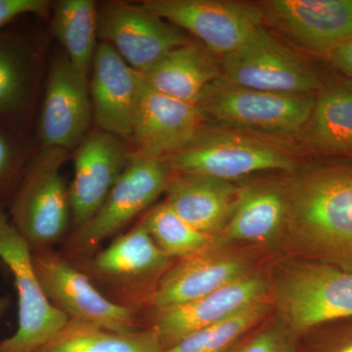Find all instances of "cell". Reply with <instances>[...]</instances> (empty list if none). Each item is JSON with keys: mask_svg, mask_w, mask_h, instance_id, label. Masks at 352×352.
<instances>
[{"mask_svg": "<svg viewBox=\"0 0 352 352\" xmlns=\"http://www.w3.org/2000/svg\"><path fill=\"white\" fill-rule=\"evenodd\" d=\"M222 78L238 87L272 94L309 95L323 83L314 69L261 25L222 57Z\"/></svg>", "mask_w": 352, "mask_h": 352, "instance_id": "obj_6", "label": "cell"}, {"mask_svg": "<svg viewBox=\"0 0 352 352\" xmlns=\"http://www.w3.org/2000/svg\"><path fill=\"white\" fill-rule=\"evenodd\" d=\"M97 34L132 69L144 74L166 53L192 43L186 34L142 3L97 4Z\"/></svg>", "mask_w": 352, "mask_h": 352, "instance_id": "obj_10", "label": "cell"}, {"mask_svg": "<svg viewBox=\"0 0 352 352\" xmlns=\"http://www.w3.org/2000/svg\"><path fill=\"white\" fill-rule=\"evenodd\" d=\"M237 187L208 176L177 175L166 186V204L197 230L214 237L235 210Z\"/></svg>", "mask_w": 352, "mask_h": 352, "instance_id": "obj_19", "label": "cell"}, {"mask_svg": "<svg viewBox=\"0 0 352 352\" xmlns=\"http://www.w3.org/2000/svg\"><path fill=\"white\" fill-rule=\"evenodd\" d=\"M67 150L41 148L25 170L11 207V222L32 250H46L68 226L71 206L61 168Z\"/></svg>", "mask_w": 352, "mask_h": 352, "instance_id": "obj_3", "label": "cell"}, {"mask_svg": "<svg viewBox=\"0 0 352 352\" xmlns=\"http://www.w3.org/2000/svg\"><path fill=\"white\" fill-rule=\"evenodd\" d=\"M170 170L164 157L141 153L132 155L103 205L76 230V249L100 244L152 205L166 191Z\"/></svg>", "mask_w": 352, "mask_h": 352, "instance_id": "obj_11", "label": "cell"}, {"mask_svg": "<svg viewBox=\"0 0 352 352\" xmlns=\"http://www.w3.org/2000/svg\"><path fill=\"white\" fill-rule=\"evenodd\" d=\"M170 258L159 247L141 220L133 229L97 254L94 267L106 277L131 281L164 270Z\"/></svg>", "mask_w": 352, "mask_h": 352, "instance_id": "obj_24", "label": "cell"}, {"mask_svg": "<svg viewBox=\"0 0 352 352\" xmlns=\"http://www.w3.org/2000/svg\"><path fill=\"white\" fill-rule=\"evenodd\" d=\"M142 75L153 89L197 105L206 89L221 78L222 71L212 53L190 43L166 53Z\"/></svg>", "mask_w": 352, "mask_h": 352, "instance_id": "obj_21", "label": "cell"}, {"mask_svg": "<svg viewBox=\"0 0 352 352\" xmlns=\"http://www.w3.org/2000/svg\"><path fill=\"white\" fill-rule=\"evenodd\" d=\"M300 133L311 151L352 160L351 78H338L322 85Z\"/></svg>", "mask_w": 352, "mask_h": 352, "instance_id": "obj_20", "label": "cell"}, {"mask_svg": "<svg viewBox=\"0 0 352 352\" xmlns=\"http://www.w3.org/2000/svg\"><path fill=\"white\" fill-rule=\"evenodd\" d=\"M32 261L44 293L69 320L113 332L138 331L131 308L111 302L83 274L61 256L46 250L32 252Z\"/></svg>", "mask_w": 352, "mask_h": 352, "instance_id": "obj_9", "label": "cell"}, {"mask_svg": "<svg viewBox=\"0 0 352 352\" xmlns=\"http://www.w3.org/2000/svg\"><path fill=\"white\" fill-rule=\"evenodd\" d=\"M24 155V145L14 126L0 122V186L16 173Z\"/></svg>", "mask_w": 352, "mask_h": 352, "instance_id": "obj_30", "label": "cell"}, {"mask_svg": "<svg viewBox=\"0 0 352 352\" xmlns=\"http://www.w3.org/2000/svg\"><path fill=\"white\" fill-rule=\"evenodd\" d=\"M234 352H296L295 342L287 329H263Z\"/></svg>", "mask_w": 352, "mask_h": 352, "instance_id": "obj_31", "label": "cell"}, {"mask_svg": "<svg viewBox=\"0 0 352 352\" xmlns=\"http://www.w3.org/2000/svg\"><path fill=\"white\" fill-rule=\"evenodd\" d=\"M305 352H352V318L332 322Z\"/></svg>", "mask_w": 352, "mask_h": 352, "instance_id": "obj_29", "label": "cell"}, {"mask_svg": "<svg viewBox=\"0 0 352 352\" xmlns=\"http://www.w3.org/2000/svg\"><path fill=\"white\" fill-rule=\"evenodd\" d=\"M288 201L284 186L254 183L238 189L232 217L222 233L229 242H263L287 223Z\"/></svg>", "mask_w": 352, "mask_h": 352, "instance_id": "obj_22", "label": "cell"}, {"mask_svg": "<svg viewBox=\"0 0 352 352\" xmlns=\"http://www.w3.org/2000/svg\"><path fill=\"white\" fill-rule=\"evenodd\" d=\"M51 30L69 63L87 78L96 52L97 4L92 0H59L53 6Z\"/></svg>", "mask_w": 352, "mask_h": 352, "instance_id": "obj_25", "label": "cell"}, {"mask_svg": "<svg viewBox=\"0 0 352 352\" xmlns=\"http://www.w3.org/2000/svg\"><path fill=\"white\" fill-rule=\"evenodd\" d=\"M204 122L195 104L161 94L144 78L131 140L138 148L136 153L166 159L193 142Z\"/></svg>", "mask_w": 352, "mask_h": 352, "instance_id": "obj_15", "label": "cell"}, {"mask_svg": "<svg viewBox=\"0 0 352 352\" xmlns=\"http://www.w3.org/2000/svg\"><path fill=\"white\" fill-rule=\"evenodd\" d=\"M153 13L189 32L212 55L224 57L263 25V9L230 0H146Z\"/></svg>", "mask_w": 352, "mask_h": 352, "instance_id": "obj_8", "label": "cell"}, {"mask_svg": "<svg viewBox=\"0 0 352 352\" xmlns=\"http://www.w3.org/2000/svg\"><path fill=\"white\" fill-rule=\"evenodd\" d=\"M129 157L124 139L100 129L90 131L76 148L69 197L76 230L103 205Z\"/></svg>", "mask_w": 352, "mask_h": 352, "instance_id": "obj_14", "label": "cell"}, {"mask_svg": "<svg viewBox=\"0 0 352 352\" xmlns=\"http://www.w3.org/2000/svg\"><path fill=\"white\" fill-rule=\"evenodd\" d=\"M265 280L251 275L192 300L157 310L155 332L164 349L190 333L214 325L265 300Z\"/></svg>", "mask_w": 352, "mask_h": 352, "instance_id": "obj_17", "label": "cell"}, {"mask_svg": "<svg viewBox=\"0 0 352 352\" xmlns=\"http://www.w3.org/2000/svg\"><path fill=\"white\" fill-rule=\"evenodd\" d=\"M92 67L89 95L95 122L100 131L131 139L144 76L103 41L97 45Z\"/></svg>", "mask_w": 352, "mask_h": 352, "instance_id": "obj_16", "label": "cell"}, {"mask_svg": "<svg viewBox=\"0 0 352 352\" xmlns=\"http://www.w3.org/2000/svg\"><path fill=\"white\" fill-rule=\"evenodd\" d=\"M0 305H1V302H0ZM0 310H1V308H0Z\"/></svg>", "mask_w": 352, "mask_h": 352, "instance_id": "obj_34", "label": "cell"}, {"mask_svg": "<svg viewBox=\"0 0 352 352\" xmlns=\"http://www.w3.org/2000/svg\"><path fill=\"white\" fill-rule=\"evenodd\" d=\"M166 161L177 175L226 182L261 171L293 173L296 168L294 157L278 146L244 134L204 129L193 142Z\"/></svg>", "mask_w": 352, "mask_h": 352, "instance_id": "obj_5", "label": "cell"}, {"mask_svg": "<svg viewBox=\"0 0 352 352\" xmlns=\"http://www.w3.org/2000/svg\"><path fill=\"white\" fill-rule=\"evenodd\" d=\"M278 298L295 332L352 318V272L320 261L300 264L280 281Z\"/></svg>", "mask_w": 352, "mask_h": 352, "instance_id": "obj_7", "label": "cell"}, {"mask_svg": "<svg viewBox=\"0 0 352 352\" xmlns=\"http://www.w3.org/2000/svg\"><path fill=\"white\" fill-rule=\"evenodd\" d=\"M264 20L305 50L328 53L352 38V0H271Z\"/></svg>", "mask_w": 352, "mask_h": 352, "instance_id": "obj_13", "label": "cell"}, {"mask_svg": "<svg viewBox=\"0 0 352 352\" xmlns=\"http://www.w3.org/2000/svg\"><path fill=\"white\" fill-rule=\"evenodd\" d=\"M51 7L48 0H0V31L23 16L45 15Z\"/></svg>", "mask_w": 352, "mask_h": 352, "instance_id": "obj_32", "label": "cell"}, {"mask_svg": "<svg viewBox=\"0 0 352 352\" xmlns=\"http://www.w3.org/2000/svg\"><path fill=\"white\" fill-rule=\"evenodd\" d=\"M36 352H164L154 329L113 332L69 320L56 337Z\"/></svg>", "mask_w": 352, "mask_h": 352, "instance_id": "obj_26", "label": "cell"}, {"mask_svg": "<svg viewBox=\"0 0 352 352\" xmlns=\"http://www.w3.org/2000/svg\"><path fill=\"white\" fill-rule=\"evenodd\" d=\"M315 95L272 94L238 87L220 78L201 95L197 106L204 120L263 135L289 136L302 131Z\"/></svg>", "mask_w": 352, "mask_h": 352, "instance_id": "obj_2", "label": "cell"}, {"mask_svg": "<svg viewBox=\"0 0 352 352\" xmlns=\"http://www.w3.org/2000/svg\"><path fill=\"white\" fill-rule=\"evenodd\" d=\"M92 116L87 78L63 53L51 64L46 82L38 124L43 147L67 151L78 147L88 134Z\"/></svg>", "mask_w": 352, "mask_h": 352, "instance_id": "obj_12", "label": "cell"}, {"mask_svg": "<svg viewBox=\"0 0 352 352\" xmlns=\"http://www.w3.org/2000/svg\"><path fill=\"white\" fill-rule=\"evenodd\" d=\"M36 51L18 32L0 31V122L15 127L30 108L36 82Z\"/></svg>", "mask_w": 352, "mask_h": 352, "instance_id": "obj_23", "label": "cell"}, {"mask_svg": "<svg viewBox=\"0 0 352 352\" xmlns=\"http://www.w3.org/2000/svg\"><path fill=\"white\" fill-rule=\"evenodd\" d=\"M329 59L336 69L352 80V38L332 51Z\"/></svg>", "mask_w": 352, "mask_h": 352, "instance_id": "obj_33", "label": "cell"}, {"mask_svg": "<svg viewBox=\"0 0 352 352\" xmlns=\"http://www.w3.org/2000/svg\"><path fill=\"white\" fill-rule=\"evenodd\" d=\"M32 251L10 219L0 210V258L12 273L18 295V328L0 342V352H36L69 322L44 293Z\"/></svg>", "mask_w": 352, "mask_h": 352, "instance_id": "obj_4", "label": "cell"}, {"mask_svg": "<svg viewBox=\"0 0 352 352\" xmlns=\"http://www.w3.org/2000/svg\"><path fill=\"white\" fill-rule=\"evenodd\" d=\"M142 220L153 240L168 258H185L214 245V237L190 226L166 201L157 205Z\"/></svg>", "mask_w": 352, "mask_h": 352, "instance_id": "obj_27", "label": "cell"}, {"mask_svg": "<svg viewBox=\"0 0 352 352\" xmlns=\"http://www.w3.org/2000/svg\"><path fill=\"white\" fill-rule=\"evenodd\" d=\"M284 187L286 224L302 251L352 272V160L314 164Z\"/></svg>", "mask_w": 352, "mask_h": 352, "instance_id": "obj_1", "label": "cell"}, {"mask_svg": "<svg viewBox=\"0 0 352 352\" xmlns=\"http://www.w3.org/2000/svg\"><path fill=\"white\" fill-rule=\"evenodd\" d=\"M240 256L219 254L212 247L182 258L164 275L151 296L157 310L182 305L249 276Z\"/></svg>", "mask_w": 352, "mask_h": 352, "instance_id": "obj_18", "label": "cell"}, {"mask_svg": "<svg viewBox=\"0 0 352 352\" xmlns=\"http://www.w3.org/2000/svg\"><path fill=\"white\" fill-rule=\"evenodd\" d=\"M267 308L265 300L254 303L226 320L190 333L164 352H226L258 323Z\"/></svg>", "mask_w": 352, "mask_h": 352, "instance_id": "obj_28", "label": "cell"}]
</instances>
